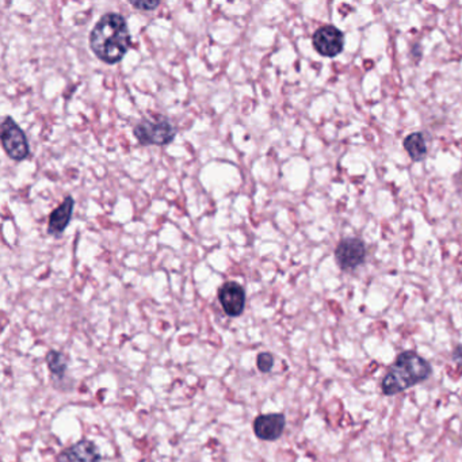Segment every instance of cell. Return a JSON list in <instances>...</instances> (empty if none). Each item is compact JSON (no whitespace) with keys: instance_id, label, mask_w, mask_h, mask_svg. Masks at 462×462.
Here are the masks:
<instances>
[{"instance_id":"9a60e30c","label":"cell","mask_w":462,"mask_h":462,"mask_svg":"<svg viewBox=\"0 0 462 462\" xmlns=\"http://www.w3.org/2000/svg\"><path fill=\"white\" fill-rule=\"evenodd\" d=\"M422 57H423V47H422V44L416 42L411 48V59L415 63H419L422 60Z\"/></svg>"},{"instance_id":"277c9868","label":"cell","mask_w":462,"mask_h":462,"mask_svg":"<svg viewBox=\"0 0 462 462\" xmlns=\"http://www.w3.org/2000/svg\"><path fill=\"white\" fill-rule=\"evenodd\" d=\"M1 147L7 156L14 162H22L29 158L30 146L26 133L14 121L13 117H4L1 121Z\"/></svg>"},{"instance_id":"4fadbf2b","label":"cell","mask_w":462,"mask_h":462,"mask_svg":"<svg viewBox=\"0 0 462 462\" xmlns=\"http://www.w3.org/2000/svg\"><path fill=\"white\" fill-rule=\"evenodd\" d=\"M256 366H258L259 372H262V373L271 372V369L274 366V357L270 353H261L256 358Z\"/></svg>"},{"instance_id":"6da1fadb","label":"cell","mask_w":462,"mask_h":462,"mask_svg":"<svg viewBox=\"0 0 462 462\" xmlns=\"http://www.w3.org/2000/svg\"><path fill=\"white\" fill-rule=\"evenodd\" d=\"M90 48L102 63H119L132 47L128 22L118 13H107L100 18L90 33Z\"/></svg>"},{"instance_id":"5bb4252c","label":"cell","mask_w":462,"mask_h":462,"mask_svg":"<svg viewBox=\"0 0 462 462\" xmlns=\"http://www.w3.org/2000/svg\"><path fill=\"white\" fill-rule=\"evenodd\" d=\"M132 6L141 11H152L160 6V1H133Z\"/></svg>"},{"instance_id":"9c48e42d","label":"cell","mask_w":462,"mask_h":462,"mask_svg":"<svg viewBox=\"0 0 462 462\" xmlns=\"http://www.w3.org/2000/svg\"><path fill=\"white\" fill-rule=\"evenodd\" d=\"M57 462H100V453L94 442L83 439L60 453Z\"/></svg>"},{"instance_id":"ba28073f","label":"cell","mask_w":462,"mask_h":462,"mask_svg":"<svg viewBox=\"0 0 462 462\" xmlns=\"http://www.w3.org/2000/svg\"><path fill=\"white\" fill-rule=\"evenodd\" d=\"M286 426V417L282 413H267L259 415L254 422L255 435L267 442L277 441Z\"/></svg>"},{"instance_id":"8992f818","label":"cell","mask_w":462,"mask_h":462,"mask_svg":"<svg viewBox=\"0 0 462 462\" xmlns=\"http://www.w3.org/2000/svg\"><path fill=\"white\" fill-rule=\"evenodd\" d=\"M346 35L333 25L320 26L314 35L312 44L314 48L323 57H336L345 49Z\"/></svg>"},{"instance_id":"3957f363","label":"cell","mask_w":462,"mask_h":462,"mask_svg":"<svg viewBox=\"0 0 462 462\" xmlns=\"http://www.w3.org/2000/svg\"><path fill=\"white\" fill-rule=\"evenodd\" d=\"M133 134L141 146L163 147L174 141L177 128L165 117L146 118L134 125Z\"/></svg>"},{"instance_id":"7a4b0ae2","label":"cell","mask_w":462,"mask_h":462,"mask_svg":"<svg viewBox=\"0 0 462 462\" xmlns=\"http://www.w3.org/2000/svg\"><path fill=\"white\" fill-rule=\"evenodd\" d=\"M431 374L432 366L427 360L415 351H403L381 381V392L384 396H395L429 380Z\"/></svg>"},{"instance_id":"5b68a950","label":"cell","mask_w":462,"mask_h":462,"mask_svg":"<svg viewBox=\"0 0 462 462\" xmlns=\"http://www.w3.org/2000/svg\"><path fill=\"white\" fill-rule=\"evenodd\" d=\"M367 258V246L358 237L342 239L335 248V261L343 271H353L362 266Z\"/></svg>"},{"instance_id":"30bf717a","label":"cell","mask_w":462,"mask_h":462,"mask_svg":"<svg viewBox=\"0 0 462 462\" xmlns=\"http://www.w3.org/2000/svg\"><path fill=\"white\" fill-rule=\"evenodd\" d=\"M75 208V199L71 196H68L64 201L52 211L48 221V233L53 236H60L63 232L66 231V227L71 223L72 213Z\"/></svg>"},{"instance_id":"7c38bea8","label":"cell","mask_w":462,"mask_h":462,"mask_svg":"<svg viewBox=\"0 0 462 462\" xmlns=\"http://www.w3.org/2000/svg\"><path fill=\"white\" fill-rule=\"evenodd\" d=\"M47 362H48V366H49L50 373L57 377V379H63L64 374H66V367H68V363H66V355L60 351H56V350H52L48 353L47 355Z\"/></svg>"},{"instance_id":"52a82bcc","label":"cell","mask_w":462,"mask_h":462,"mask_svg":"<svg viewBox=\"0 0 462 462\" xmlns=\"http://www.w3.org/2000/svg\"><path fill=\"white\" fill-rule=\"evenodd\" d=\"M218 301L225 314L237 317L246 308V290L237 282H225L218 289Z\"/></svg>"},{"instance_id":"8fae6325","label":"cell","mask_w":462,"mask_h":462,"mask_svg":"<svg viewBox=\"0 0 462 462\" xmlns=\"http://www.w3.org/2000/svg\"><path fill=\"white\" fill-rule=\"evenodd\" d=\"M403 147L407 150V153L410 155V158L413 159V162L425 160L427 156V152H429L425 136L422 132H413L408 134L403 141Z\"/></svg>"},{"instance_id":"2e32d148","label":"cell","mask_w":462,"mask_h":462,"mask_svg":"<svg viewBox=\"0 0 462 462\" xmlns=\"http://www.w3.org/2000/svg\"><path fill=\"white\" fill-rule=\"evenodd\" d=\"M451 360L462 369V345L454 347V350L451 353Z\"/></svg>"}]
</instances>
